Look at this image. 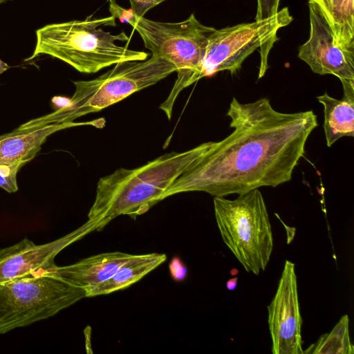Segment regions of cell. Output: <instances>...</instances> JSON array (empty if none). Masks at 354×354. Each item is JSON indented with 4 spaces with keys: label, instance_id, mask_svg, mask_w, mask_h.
I'll list each match as a JSON object with an SVG mask.
<instances>
[{
    "label": "cell",
    "instance_id": "7c38bea8",
    "mask_svg": "<svg viewBox=\"0 0 354 354\" xmlns=\"http://www.w3.org/2000/svg\"><path fill=\"white\" fill-rule=\"evenodd\" d=\"M104 122L100 118L88 122H54L32 126L24 124L12 132L0 136V165L28 162L39 151L46 138L57 131L84 124L100 128Z\"/></svg>",
    "mask_w": 354,
    "mask_h": 354
},
{
    "label": "cell",
    "instance_id": "2e32d148",
    "mask_svg": "<svg viewBox=\"0 0 354 354\" xmlns=\"http://www.w3.org/2000/svg\"><path fill=\"white\" fill-rule=\"evenodd\" d=\"M319 6L339 46L354 50V0H314Z\"/></svg>",
    "mask_w": 354,
    "mask_h": 354
},
{
    "label": "cell",
    "instance_id": "d6986e66",
    "mask_svg": "<svg viewBox=\"0 0 354 354\" xmlns=\"http://www.w3.org/2000/svg\"><path fill=\"white\" fill-rule=\"evenodd\" d=\"M281 0H257V8L254 21L268 19L279 11Z\"/></svg>",
    "mask_w": 354,
    "mask_h": 354
},
{
    "label": "cell",
    "instance_id": "603a6c76",
    "mask_svg": "<svg viewBox=\"0 0 354 354\" xmlns=\"http://www.w3.org/2000/svg\"><path fill=\"white\" fill-rule=\"evenodd\" d=\"M238 277L231 278L226 282V287L229 290H233L236 287Z\"/></svg>",
    "mask_w": 354,
    "mask_h": 354
},
{
    "label": "cell",
    "instance_id": "d4e9b609",
    "mask_svg": "<svg viewBox=\"0 0 354 354\" xmlns=\"http://www.w3.org/2000/svg\"><path fill=\"white\" fill-rule=\"evenodd\" d=\"M109 3H116L115 2V0H109Z\"/></svg>",
    "mask_w": 354,
    "mask_h": 354
},
{
    "label": "cell",
    "instance_id": "5bb4252c",
    "mask_svg": "<svg viewBox=\"0 0 354 354\" xmlns=\"http://www.w3.org/2000/svg\"><path fill=\"white\" fill-rule=\"evenodd\" d=\"M343 87L340 100L327 92L317 97L324 107V130L327 147L342 137L354 136V80H339Z\"/></svg>",
    "mask_w": 354,
    "mask_h": 354
},
{
    "label": "cell",
    "instance_id": "cb8c5ba5",
    "mask_svg": "<svg viewBox=\"0 0 354 354\" xmlns=\"http://www.w3.org/2000/svg\"><path fill=\"white\" fill-rule=\"evenodd\" d=\"M9 68L10 66L6 63L0 59V75L7 71Z\"/></svg>",
    "mask_w": 354,
    "mask_h": 354
},
{
    "label": "cell",
    "instance_id": "52a82bcc",
    "mask_svg": "<svg viewBox=\"0 0 354 354\" xmlns=\"http://www.w3.org/2000/svg\"><path fill=\"white\" fill-rule=\"evenodd\" d=\"M152 55L160 56L176 67L177 79L160 109L168 119L179 93L190 86L192 76L204 57L209 35L215 30L202 24L194 14L180 22L156 21L142 17L133 27Z\"/></svg>",
    "mask_w": 354,
    "mask_h": 354
},
{
    "label": "cell",
    "instance_id": "ac0fdd59",
    "mask_svg": "<svg viewBox=\"0 0 354 354\" xmlns=\"http://www.w3.org/2000/svg\"><path fill=\"white\" fill-rule=\"evenodd\" d=\"M25 164L23 162H19L0 165V187L8 193L17 192L18 190L17 172Z\"/></svg>",
    "mask_w": 354,
    "mask_h": 354
},
{
    "label": "cell",
    "instance_id": "9c48e42d",
    "mask_svg": "<svg viewBox=\"0 0 354 354\" xmlns=\"http://www.w3.org/2000/svg\"><path fill=\"white\" fill-rule=\"evenodd\" d=\"M295 263L286 260L276 293L268 306L273 354H303L297 281Z\"/></svg>",
    "mask_w": 354,
    "mask_h": 354
},
{
    "label": "cell",
    "instance_id": "277c9868",
    "mask_svg": "<svg viewBox=\"0 0 354 354\" xmlns=\"http://www.w3.org/2000/svg\"><path fill=\"white\" fill-rule=\"evenodd\" d=\"M176 71L171 62L154 55L142 61L117 63L95 79L73 82L75 90L69 106L29 122L32 125L73 122L77 118L119 102Z\"/></svg>",
    "mask_w": 354,
    "mask_h": 354
},
{
    "label": "cell",
    "instance_id": "8fae6325",
    "mask_svg": "<svg viewBox=\"0 0 354 354\" xmlns=\"http://www.w3.org/2000/svg\"><path fill=\"white\" fill-rule=\"evenodd\" d=\"M102 228L99 221L88 219L75 230L51 242L37 245L25 237L12 245L0 249V283L55 266V258L62 250L87 234Z\"/></svg>",
    "mask_w": 354,
    "mask_h": 354
},
{
    "label": "cell",
    "instance_id": "4fadbf2b",
    "mask_svg": "<svg viewBox=\"0 0 354 354\" xmlns=\"http://www.w3.org/2000/svg\"><path fill=\"white\" fill-rule=\"evenodd\" d=\"M132 255L122 252H105L71 265L58 266L55 264L50 268L39 270L86 292L111 277Z\"/></svg>",
    "mask_w": 354,
    "mask_h": 354
},
{
    "label": "cell",
    "instance_id": "44dd1931",
    "mask_svg": "<svg viewBox=\"0 0 354 354\" xmlns=\"http://www.w3.org/2000/svg\"><path fill=\"white\" fill-rule=\"evenodd\" d=\"M166 0H129L131 8L138 19L144 17L145 15L152 8Z\"/></svg>",
    "mask_w": 354,
    "mask_h": 354
},
{
    "label": "cell",
    "instance_id": "ba28073f",
    "mask_svg": "<svg viewBox=\"0 0 354 354\" xmlns=\"http://www.w3.org/2000/svg\"><path fill=\"white\" fill-rule=\"evenodd\" d=\"M292 20L288 8L285 7L268 19L215 29L208 37L204 57L189 85L219 71L234 73L258 48L261 49L258 79L263 77L268 68L269 51L278 39V30Z\"/></svg>",
    "mask_w": 354,
    "mask_h": 354
},
{
    "label": "cell",
    "instance_id": "5b68a950",
    "mask_svg": "<svg viewBox=\"0 0 354 354\" xmlns=\"http://www.w3.org/2000/svg\"><path fill=\"white\" fill-rule=\"evenodd\" d=\"M214 215L222 239L248 272L264 271L273 236L261 192L254 189L234 200L214 197Z\"/></svg>",
    "mask_w": 354,
    "mask_h": 354
},
{
    "label": "cell",
    "instance_id": "e0dca14e",
    "mask_svg": "<svg viewBox=\"0 0 354 354\" xmlns=\"http://www.w3.org/2000/svg\"><path fill=\"white\" fill-rule=\"evenodd\" d=\"M349 319L347 315L341 317L333 329L322 335L318 341L304 351V353L353 354L354 346L349 336Z\"/></svg>",
    "mask_w": 354,
    "mask_h": 354
},
{
    "label": "cell",
    "instance_id": "ffe728a7",
    "mask_svg": "<svg viewBox=\"0 0 354 354\" xmlns=\"http://www.w3.org/2000/svg\"><path fill=\"white\" fill-rule=\"evenodd\" d=\"M109 11L115 18H118L120 22L130 24L133 27L138 21V18L133 13L131 8L124 9L118 6L116 3H109Z\"/></svg>",
    "mask_w": 354,
    "mask_h": 354
},
{
    "label": "cell",
    "instance_id": "6da1fadb",
    "mask_svg": "<svg viewBox=\"0 0 354 354\" xmlns=\"http://www.w3.org/2000/svg\"><path fill=\"white\" fill-rule=\"evenodd\" d=\"M227 115L232 132L194 161L160 201L183 192L225 197L287 183L318 125L312 110L279 112L267 97L244 104L233 97Z\"/></svg>",
    "mask_w": 354,
    "mask_h": 354
},
{
    "label": "cell",
    "instance_id": "484cf974",
    "mask_svg": "<svg viewBox=\"0 0 354 354\" xmlns=\"http://www.w3.org/2000/svg\"><path fill=\"white\" fill-rule=\"evenodd\" d=\"M8 0H0V4L3 3H5L6 1H7Z\"/></svg>",
    "mask_w": 354,
    "mask_h": 354
},
{
    "label": "cell",
    "instance_id": "7a4b0ae2",
    "mask_svg": "<svg viewBox=\"0 0 354 354\" xmlns=\"http://www.w3.org/2000/svg\"><path fill=\"white\" fill-rule=\"evenodd\" d=\"M215 142L202 143L189 150L163 154L135 169H117L101 178L88 219L104 226L120 215L133 218L147 212L160 201L162 194Z\"/></svg>",
    "mask_w": 354,
    "mask_h": 354
},
{
    "label": "cell",
    "instance_id": "8992f818",
    "mask_svg": "<svg viewBox=\"0 0 354 354\" xmlns=\"http://www.w3.org/2000/svg\"><path fill=\"white\" fill-rule=\"evenodd\" d=\"M84 297V289L39 269L0 283V335L53 317Z\"/></svg>",
    "mask_w": 354,
    "mask_h": 354
},
{
    "label": "cell",
    "instance_id": "3957f363",
    "mask_svg": "<svg viewBox=\"0 0 354 354\" xmlns=\"http://www.w3.org/2000/svg\"><path fill=\"white\" fill-rule=\"evenodd\" d=\"M113 16L46 25L36 31L37 42L30 61L44 54L57 58L84 73H95L113 64L142 61L149 54L129 49L118 41L129 40L125 32L112 35L101 26H115Z\"/></svg>",
    "mask_w": 354,
    "mask_h": 354
},
{
    "label": "cell",
    "instance_id": "9a60e30c",
    "mask_svg": "<svg viewBox=\"0 0 354 354\" xmlns=\"http://www.w3.org/2000/svg\"><path fill=\"white\" fill-rule=\"evenodd\" d=\"M166 259L167 256L165 254H133L119 267L111 277L86 291V297L108 295L125 289L138 282Z\"/></svg>",
    "mask_w": 354,
    "mask_h": 354
},
{
    "label": "cell",
    "instance_id": "30bf717a",
    "mask_svg": "<svg viewBox=\"0 0 354 354\" xmlns=\"http://www.w3.org/2000/svg\"><path fill=\"white\" fill-rule=\"evenodd\" d=\"M308 8L310 35L299 48V58L315 73L354 80V50L337 44L327 19L314 0H308Z\"/></svg>",
    "mask_w": 354,
    "mask_h": 354
},
{
    "label": "cell",
    "instance_id": "7402d4cb",
    "mask_svg": "<svg viewBox=\"0 0 354 354\" xmlns=\"http://www.w3.org/2000/svg\"><path fill=\"white\" fill-rule=\"evenodd\" d=\"M52 104L56 110L63 109L70 106L71 99L65 96H53L51 99Z\"/></svg>",
    "mask_w": 354,
    "mask_h": 354
}]
</instances>
